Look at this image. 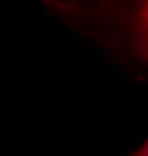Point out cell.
<instances>
[{
  "instance_id": "1",
  "label": "cell",
  "mask_w": 148,
  "mask_h": 156,
  "mask_svg": "<svg viewBox=\"0 0 148 156\" xmlns=\"http://www.w3.org/2000/svg\"><path fill=\"white\" fill-rule=\"evenodd\" d=\"M140 50L148 58V3L143 5L140 12Z\"/></svg>"
},
{
  "instance_id": "2",
  "label": "cell",
  "mask_w": 148,
  "mask_h": 156,
  "mask_svg": "<svg viewBox=\"0 0 148 156\" xmlns=\"http://www.w3.org/2000/svg\"><path fill=\"white\" fill-rule=\"evenodd\" d=\"M132 156H148V140H146V144H145L137 153H134Z\"/></svg>"
}]
</instances>
